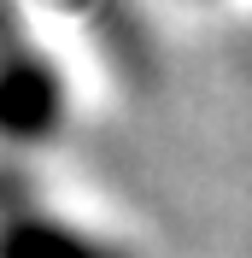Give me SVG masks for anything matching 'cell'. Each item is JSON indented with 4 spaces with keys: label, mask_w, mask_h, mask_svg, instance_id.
Returning a JSON list of instances; mask_svg holds the SVG:
<instances>
[{
    "label": "cell",
    "mask_w": 252,
    "mask_h": 258,
    "mask_svg": "<svg viewBox=\"0 0 252 258\" xmlns=\"http://www.w3.org/2000/svg\"><path fill=\"white\" fill-rule=\"evenodd\" d=\"M71 117V77L41 41L0 53V147H47Z\"/></svg>",
    "instance_id": "1"
},
{
    "label": "cell",
    "mask_w": 252,
    "mask_h": 258,
    "mask_svg": "<svg viewBox=\"0 0 252 258\" xmlns=\"http://www.w3.org/2000/svg\"><path fill=\"white\" fill-rule=\"evenodd\" d=\"M0 258H135V246L111 241L100 229H82L41 206L0 211Z\"/></svg>",
    "instance_id": "2"
},
{
    "label": "cell",
    "mask_w": 252,
    "mask_h": 258,
    "mask_svg": "<svg viewBox=\"0 0 252 258\" xmlns=\"http://www.w3.org/2000/svg\"><path fill=\"white\" fill-rule=\"evenodd\" d=\"M18 41H30V24H24V12H18V0H0V53L18 47Z\"/></svg>",
    "instance_id": "3"
}]
</instances>
